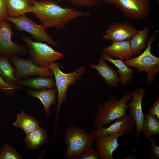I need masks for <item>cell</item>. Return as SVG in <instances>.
<instances>
[{
    "label": "cell",
    "instance_id": "obj_30",
    "mask_svg": "<svg viewBox=\"0 0 159 159\" xmlns=\"http://www.w3.org/2000/svg\"><path fill=\"white\" fill-rule=\"evenodd\" d=\"M72 4L77 6H85L89 7L95 6L97 0H69Z\"/></svg>",
    "mask_w": 159,
    "mask_h": 159
},
{
    "label": "cell",
    "instance_id": "obj_23",
    "mask_svg": "<svg viewBox=\"0 0 159 159\" xmlns=\"http://www.w3.org/2000/svg\"><path fill=\"white\" fill-rule=\"evenodd\" d=\"M13 125L21 129L26 135L40 127L39 122L37 120L27 115L23 110L17 114Z\"/></svg>",
    "mask_w": 159,
    "mask_h": 159
},
{
    "label": "cell",
    "instance_id": "obj_12",
    "mask_svg": "<svg viewBox=\"0 0 159 159\" xmlns=\"http://www.w3.org/2000/svg\"><path fill=\"white\" fill-rule=\"evenodd\" d=\"M138 31L129 21L116 22L108 26L102 38L113 42L130 41Z\"/></svg>",
    "mask_w": 159,
    "mask_h": 159
},
{
    "label": "cell",
    "instance_id": "obj_21",
    "mask_svg": "<svg viewBox=\"0 0 159 159\" xmlns=\"http://www.w3.org/2000/svg\"><path fill=\"white\" fill-rule=\"evenodd\" d=\"M19 86H25L34 90H39L44 89H51L55 86V81L52 77L39 76L24 80H19Z\"/></svg>",
    "mask_w": 159,
    "mask_h": 159
},
{
    "label": "cell",
    "instance_id": "obj_9",
    "mask_svg": "<svg viewBox=\"0 0 159 159\" xmlns=\"http://www.w3.org/2000/svg\"><path fill=\"white\" fill-rule=\"evenodd\" d=\"M114 4L126 18L136 21L146 19L150 13V0H116Z\"/></svg>",
    "mask_w": 159,
    "mask_h": 159
},
{
    "label": "cell",
    "instance_id": "obj_29",
    "mask_svg": "<svg viewBox=\"0 0 159 159\" xmlns=\"http://www.w3.org/2000/svg\"><path fill=\"white\" fill-rule=\"evenodd\" d=\"M151 145V150L148 155V158L150 159H159V147L157 145L154 137L149 138Z\"/></svg>",
    "mask_w": 159,
    "mask_h": 159
},
{
    "label": "cell",
    "instance_id": "obj_31",
    "mask_svg": "<svg viewBox=\"0 0 159 159\" xmlns=\"http://www.w3.org/2000/svg\"><path fill=\"white\" fill-rule=\"evenodd\" d=\"M157 121H159V97L157 98L154 105L148 113Z\"/></svg>",
    "mask_w": 159,
    "mask_h": 159
},
{
    "label": "cell",
    "instance_id": "obj_17",
    "mask_svg": "<svg viewBox=\"0 0 159 159\" xmlns=\"http://www.w3.org/2000/svg\"><path fill=\"white\" fill-rule=\"evenodd\" d=\"M26 91L30 97H36L40 100L43 105L46 115L49 116L50 106L56 104V95L57 92L56 88L44 89L38 91L28 89Z\"/></svg>",
    "mask_w": 159,
    "mask_h": 159
},
{
    "label": "cell",
    "instance_id": "obj_2",
    "mask_svg": "<svg viewBox=\"0 0 159 159\" xmlns=\"http://www.w3.org/2000/svg\"><path fill=\"white\" fill-rule=\"evenodd\" d=\"M131 97V92H129L125 93L118 100L116 96L112 95L107 100L99 103L92 120L94 128L109 125L115 120L125 116L128 108L127 103Z\"/></svg>",
    "mask_w": 159,
    "mask_h": 159
},
{
    "label": "cell",
    "instance_id": "obj_4",
    "mask_svg": "<svg viewBox=\"0 0 159 159\" xmlns=\"http://www.w3.org/2000/svg\"><path fill=\"white\" fill-rule=\"evenodd\" d=\"M60 66L59 63L55 62L51 63L48 67L54 76L55 85L58 93L57 96L58 103L56 104L55 129H56L60 107L66 100L67 92L69 87L70 85H74L85 72V67L81 66L74 72L66 73L60 69Z\"/></svg>",
    "mask_w": 159,
    "mask_h": 159
},
{
    "label": "cell",
    "instance_id": "obj_35",
    "mask_svg": "<svg viewBox=\"0 0 159 159\" xmlns=\"http://www.w3.org/2000/svg\"><path fill=\"white\" fill-rule=\"evenodd\" d=\"M34 0L37 1V0ZM57 0L59 1H64L65 0Z\"/></svg>",
    "mask_w": 159,
    "mask_h": 159
},
{
    "label": "cell",
    "instance_id": "obj_1",
    "mask_svg": "<svg viewBox=\"0 0 159 159\" xmlns=\"http://www.w3.org/2000/svg\"><path fill=\"white\" fill-rule=\"evenodd\" d=\"M32 1L33 6L31 12L34 14L45 27L61 29L74 19L91 15L89 12L67 7H62L57 3L50 0H32Z\"/></svg>",
    "mask_w": 159,
    "mask_h": 159
},
{
    "label": "cell",
    "instance_id": "obj_5",
    "mask_svg": "<svg viewBox=\"0 0 159 159\" xmlns=\"http://www.w3.org/2000/svg\"><path fill=\"white\" fill-rule=\"evenodd\" d=\"M156 34L150 36L147 39V46L144 52L137 57L123 61L127 66L137 69V73L144 71L146 72L148 85L152 84L159 71V58L153 55L151 52V44L155 40Z\"/></svg>",
    "mask_w": 159,
    "mask_h": 159
},
{
    "label": "cell",
    "instance_id": "obj_8",
    "mask_svg": "<svg viewBox=\"0 0 159 159\" xmlns=\"http://www.w3.org/2000/svg\"><path fill=\"white\" fill-rule=\"evenodd\" d=\"M6 20L14 24L18 30L29 33L37 42H45L58 47L57 43L46 32L45 27L42 25L37 24L25 15L16 18L8 16Z\"/></svg>",
    "mask_w": 159,
    "mask_h": 159
},
{
    "label": "cell",
    "instance_id": "obj_28",
    "mask_svg": "<svg viewBox=\"0 0 159 159\" xmlns=\"http://www.w3.org/2000/svg\"><path fill=\"white\" fill-rule=\"evenodd\" d=\"M99 157L97 151L92 147L84 151L77 158V159H98Z\"/></svg>",
    "mask_w": 159,
    "mask_h": 159
},
{
    "label": "cell",
    "instance_id": "obj_15",
    "mask_svg": "<svg viewBox=\"0 0 159 159\" xmlns=\"http://www.w3.org/2000/svg\"><path fill=\"white\" fill-rule=\"evenodd\" d=\"M105 60L101 57L97 64L91 63L89 66L90 69H95L98 71V75L105 80V83L110 87H116L120 82L118 73L108 65Z\"/></svg>",
    "mask_w": 159,
    "mask_h": 159
},
{
    "label": "cell",
    "instance_id": "obj_13",
    "mask_svg": "<svg viewBox=\"0 0 159 159\" xmlns=\"http://www.w3.org/2000/svg\"><path fill=\"white\" fill-rule=\"evenodd\" d=\"M146 92L145 89L137 87L131 92L132 99L128 105L135 120L136 128V137L137 139H140V133L141 131L142 126L144 118L142 106V100Z\"/></svg>",
    "mask_w": 159,
    "mask_h": 159
},
{
    "label": "cell",
    "instance_id": "obj_3",
    "mask_svg": "<svg viewBox=\"0 0 159 159\" xmlns=\"http://www.w3.org/2000/svg\"><path fill=\"white\" fill-rule=\"evenodd\" d=\"M95 138L85 129L74 125L69 126L64 135V142L67 146L65 158L77 159L82 153L92 148Z\"/></svg>",
    "mask_w": 159,
    "mask_h": 159
},
{
    "label": "cell",
    "instance_id": "obj_32",
    "mask_svg": "<svg viewBox=\"0 0 159 159\" xmlns=\"http://www.w3.org/2000/svg\"><path fill=\"white\" fill-rule=\"evenodd\" d=\"M9 16L6 0H0V21L6 20Z\"/></svg>",
    "mask_w": 159,
    "mask_h": 159
},
{
    "label": "cell",
    "instance_id": "obj_24",
    "mask_svg": "<svg viewBox=\"0 0 159 159\" xmlns=\"http://www.w3.org/2000/svg\"><path fill=\"white\" fill-rule=\"evenodd\" d=\"M149 27L146 26L138 31L130 40V43L133 54L140 53L146 47V42L149 33Z\"/></svg>",
    "mask_w": 159,
    "mask_h": 159
},
{
    "label": "cell",
    "instance_id": "obj_27",
    "mask_svg": "<svg viewBox=\"0 0 159 159\" xmlns=\"http://www.w3.org/2000/svg\"><path fill=\"white\" fill-rule=\"evenodd\" d=\"M0 89L6 94L13 96L19 90L6 83L0 77Z\"/></svg>",
    "mask_w": 159,
    "mask_h": 159
},
{
    "label": "cell",
    "instance_id": "obj_36",
    "mask_svg": "<svg viewBox=\"0 0 159 159\" xmlns=\"http://www.w3.org/2000/svg\"><path fill=\"white\" fill-rule=\"evenodd\" d=\"M0 105H1V99H0Z\"/></svg>",
    "mask_w": 159,
    "mask_h": 159
},
{
    "label": "cell",
    "instance_id": "obj_16",
    "mask_svg": "<svg viewBox=\"0 0 159 159\" xmlns=\"http://www.w3.org/2000/svg\"><path fill=\"white\" fill-rule=\"evenodd\" d=\"M129 41L113 42L111 45L104 48L102 52L111 58L117 57L123 61L129 59L133 55Z\"/></svg>",
    "mask_w": 159,
    "mask_h": 159
},
{
    "label": "cell",
    "instance_id": "obj_34",
    "mask_svg": "<svg viewBox=\"0 0 159 159\" xmlns=\"http://www.w3.org/2000/svg\"><path fill=\"white\" fill-rule=\"evenodd\" d=\"M106 4H114L116 0H102Z\"/></svg>",
    "mask_w": 159,
    "mask_h": 159
},
{
    "label": "cell",
    "instance_id": "obj_26",
    "mask_svg": "<svg viewBox=\"0 0 159 159\" xmlns=\"http://www.w3.org/2000/svg\"><path fill=\"white\" fill-rule=\"evenodd\" d=\"M22 158L19 153L9 145L4 144L0 148V159Z\"/></svg>",
    "mask_w": 159,
    "mask_h": 159
},
{
    "label": "cell",
    "instance_id": "obj_25",
    "mask_svg": "<svg viewBox=\"0 0 159 159\" xmlns=\"http://www.w3.org/2000/svg\"><path fill=\"white\" fill-rule=\"evenodd\" d=\"M141 131L147 138L151 135H159V121L148 113L144 115Z\"/></svg>",
    "mask_w": 159,
    "mask_h": 159
},
{
    "label": "cell",
    "instance_id": "obj_6",
    "mask_svg": "<svg viewBox=\"0 0 159 159\" xmlns=\"http://www.w3.org/2000/svg\"><path fill=\"white\" fill-rule=\"evenodd\" d=\"M21 39L27 47L30 59L35 64L42 67L48 68L50 64L64 57V54L55 51L45 43L34 42L25 36Z\"/></svg>",
    "mask_w": 159,
    "mask_h": 159
},
{
    "label": "cell",
    "instance_id": "obj_11",
    "mask_svg": "<svg viewBox=\"0 0 159 159\" xmlns=\"http://www.w3.org/2000/svg\"><path fill=\"white\" fill-rule=\"evenodd\" d=\"M114 121L115 122L107 127H103L97 129L94 128L90 132L95 138L116 133L125 135L131 133L136 127L135 120L131 112Z\"/></svg>",
    "mask_w": 159,
    "mask_h": 159
},
{
    "label": "cell",
    "instance_id": "obj_7",
    "mask_svg": "<svg viewBox=\"0 0 159 159\" xmlns=\"http://www.w3.org/2000/svg\"><path fill=\"white\" fill-rule=\"evenodd\" d=\"M14 34L10 24L6 20L0 21V55L9 59L29 54L26 46L11 40Z\"/></svg>",
    "mask_w": 159,
    "mask_h": 159
},
{
    "label": "cell",
    "instance_id": "obj_22",
    "mask_svg": "<svg viewBox=\"0 0 159 159\" xmlns=\"http://www.w3.org/2000/svg\"><path fill=\"white\" fill-rule=\"evenodd\" d=\"M47 139L46 130L39 127L26 135L24 140L26 148L34 149L42 146Z\"/></svg>",
    "mask_w": 159,
    "mask_h": 159
},
{
    "label": "cell",
    "instance_id": "obj_10",
    "mask_svg": "<svg viewBox=\"0 0 159 159\" xmlns=\"http://www.w3.org/2000/svg\"><path fill=\"white\" fill-rule=\"evenodd\" d=\"M15 67V75L18 80L33 76L52 77L54 75L48 68L42 67L34 63L29 59L20 58L19 57L9 59Z\"/></svg>",
    "mask_w": 159,
    "mask_h": 159
},
{
    "label": "cell",
    "instance_id": "obj_20",
    "mask_svg": "<svg viewBox=\"0 0 159 159\" xmlns=\"http://www.w3.org/2000/svg\"><path fill=\"white\" fill-rule=\"evenodd\" d=\"M15 68L10 63L9 58L0 55V77L7 84L21 90L23 88L18 86L19 80L15 76Z\"/></svg>",
    "mask_w": 159,
    "mask_h": 159
},
{
    "label": "cell",
    "instance_id": "obj_19",
    "mask_svg": "<svg viewBox=\"0 0 159 159\" xmlns=\"http://www.w3.org/2000/svg\"><path fill=\"white\" fill-rule=\"evenodd\" d=\"M9 16L16 18L31 12L32 0H6Z\"/></svg>",
    "mask_w": 159,
    "mask_h": 159
},
{
    "label": "cell",
    "instance_id": "obj_33",
    "mask_svg": "<svg viewBox=\"0 0 159 159\" xmlns=\"http://www.w3.org/2000/svg\"><path fill=\"white\" fill-rule=\"evenodd\" d=\"M137 158V156L135 155H130L127 157L123 158V159H135Z\"/></svg>",
    "mask_w": 159,
    "mask_h": 159
},
{
    "label": "cell",
    "instance_id": "obj_14",
    "mask_svg": "<svg viewBox=\"0 0 159 159\" xmlns=\"http://www.w3.org/2000/svg\"><path fill=\"white\" fill-rule=\"evenodd\" d=\"M123 135L122 133H116L95 138L96 150L99 158L114 159V152L120 146L117 140Z\"/></svg>",
    "mask_w": 159,
    "mask_h": 159
},
{
    "label": "cell",
    "instance_id": "obj_18",
    "mask_svg": "<svg viewBox=\"0 0 159 159\" xmlns=\"http://www.w3.org/2000/svg\"><path fill=\"white\" fill-rule=\"evenodd\" d=\"M105 60L112 63L117 69V72L119 75L120 82L123 85L130 82L133 77L134 69L130 68L120 59H113L109 55L103 53L101 57Z\"/></svg>",
    "mask_w": 159,
    "mask_h": 159
}]
</instances>
